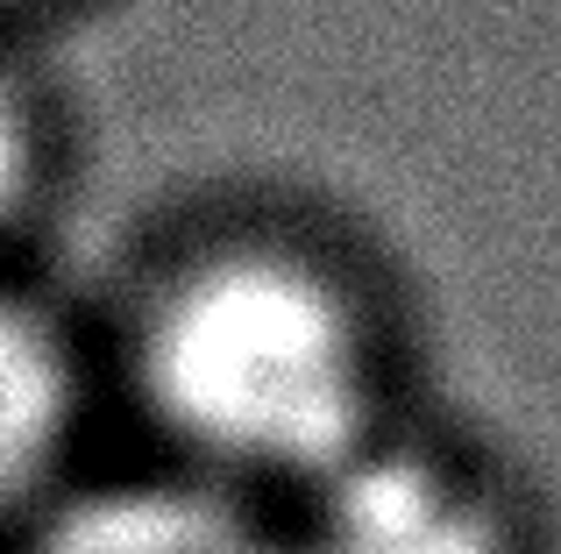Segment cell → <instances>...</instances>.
<instances>
[{"label": "cell", "mask_w": 561, "mask_h": 554, "mask_svg": "<svg viewBox=\"0 0 561 554\" xmlns=\"http://www.w3.org/2000/svg\"><path fill=\"white\" fill-rule=\"evenodd\" d=\"M71 427V370L43 313L0 291V519L36 498Z\"/></svg>", "instance_id": "4"}, {"label": "cell", "mask_w": 561, "mask_h": 554, "mask_svg": "<svg viewBox=\"0 0 561 554\" xmlns=\"http://www.w3.org/2000/svg\"><path fill=\"white\" fill-rule=\"evenodd\" d=\"M22 554H277V541L206 484H107L50 512Z\"/></svg>", "instance_id": "3"}, {"label": "cell", "mask_w": 561, "mask_h": 554, "mask_svg": "<svg viewBox=\"0 0 561 554\" xmlns=\"http://www.w3.org/2000/svg\"><path fill=\"white\" fill-rule=\"evenodd\" d=\"M136 370L171 441L214 470L313 484L377 434L356 299L277 250L185 264L142 313Z\"/></svg>", "instance_id": "1"}, {"label": "cell", "mask_w": 561, "mask_h": 554, "mask_svg": "<svg viewBox=\"0 0 561 554\" xmlns=\"http://www.w3.org/2000/svg\"><path fill=\"white\" fill-rule=\"evenodd\" d=\"M28 178H36V122H28L22 85L0 71V221L22 207Z\"/></svg>", "instance_id": "5"}, {"label": "cell", "mask_w": 561, "mask_h": 554, "mask_svg": "<svg viewBox=\"0 0 561 554\" xmlns=\"http://www.w3.org/2000/svg\"><path fill=\"white\" fill-rule=\"evenodd\" d=\"M277 554H505V527L455 462L370 434L306 484V512Z\"/></svg>", "instance_id": "2"}]
</instances>
